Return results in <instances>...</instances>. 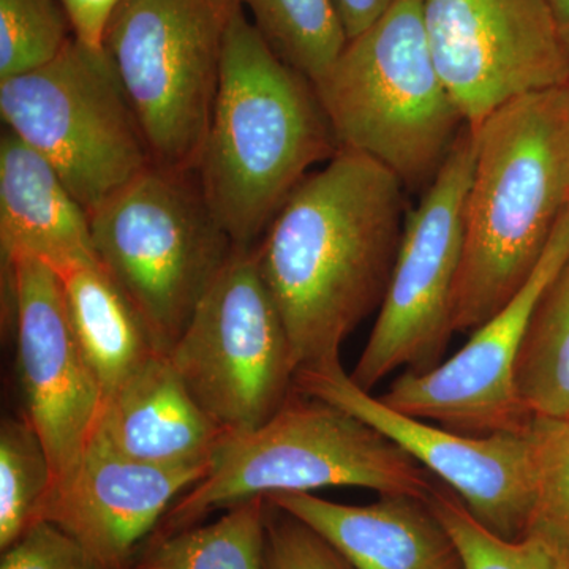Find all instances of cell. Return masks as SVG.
I'll return each mask as SVG.
<instances>
[{
	"instance_id": "cell-1",
	"label": "cell",
	"mask_w": 569,
	"mask_h": 569,
	"mask_svg": "<svg viewBox=\"0 0 569 569\" xmlns=\"http://www.w3.org/2000/svg\"><path fill=\"white\" fill-rule=\"evenodd\" d=\"M407 190L383 164L339 151L284 201L254 246L298 370L340 362L380 309L402 242Z\"/></svg>"
},
{
	"instance_id": "cell-2",
	"label": "cell",
	"mask_w": 569,
	"mask_h": 569,
	"mask_svg": "<svg viewBox=\"0 0 569 569\" xmlns=\"http://www.w3.org/2000/svg\"><path fill=\"white\" fill-rule=\"evenodd\" d=\"M337 152L316 84L283 62L236 6L193 168L236 249H254L296 187Z\"/></svg>"
},
{
	"instance_id": "cell-3",
	"label": "cell",
	"mask_w": 569,
	"mask_h": 569,
	"mask_svg": "<svg viewBox=\"0 0 569 569\" xmlns=\"http://www.w3.org/2000/svg\"><path fill=\"white\" fill-rule=\"evenodd\" d=\"M471 130L456 332H473L522 290L569 211V84L520 97Z\"/></svg>"
},
{
	"instance_id": "cell-4",
	"label": "cell",
	"mask_w": 569,
	"mask_h": 569,
	"mask_svg": "<svg viewBox=\"0 0 569 569\" xmlns=\"http://www.w3.org/2000/svg\"><path fill=\"white\" fill-rule=\"evenodd\" d=\"M436 481L376 427L295 389L263 425L227 432L206 477L168 509L152 537L190 529L217 509L254 497L362 488L427 498Z\"/></svg>"
},
{
	"instance_id": "cell-5",
	"label": "cell",
	"mask_w": 569,
	"mask_h": 569,
	"mask_svg": "<svg viewBox=\"0 0 569 569\" xmlns=\"http://www.w3.org/2000/svg\"><path fill=\"white\" fill-rule=\"evenodd\" d=\"M316 88L339 151L376 160L419 197L468 127L433 62L422 0H397L348 40Z\"/></svg>"
},
{
	"instance_id": "cell-6",
	"label": "cell",
	"mask_w": 569,
	"mask_h": 569,
	"mask_svg": "<svg viewBox=\"0 0 569 569\" xmlns=\"http://www.w3.org/2000/svg\"><path fill=\"white\" fill-rule=\"evenodd\" d=\"M91 228L97 260L168 355L236 252L197 173L152 163L92 213Z\"/></svg>"
},
{
	"instance_id": "cell-7",
	"label": "cell",
	"mask_w": 569,
	"mask_h": 569,
	"mask_svg": "<svg viewBox=\"0 0 569 569\" xmlns=\"http://www.w3.org/2000/svg\"><path fill=\"white\" fill-rule=\"evenodd\" d=\"M0 116L89 216L153 163L110 56L74 36L47 66L0 81Z\"/></svg>"
},
{
	"instance_id": "cell-8",
	"label": "cell",
	"mask_w": 569,
	"mask_h": 569,
	"mask_svg": "<svg viewBox=\"0 0 569 569\" xmlns=\"http://www.w3.org/2000/svg\"><path fill=\"white\" fill-rule=\"evenodd\" d=\"M234 0H122L103 48L153 163L193 170L219 89Z\"/></svg>"
},
{
	"instance_id": "cell-9",
	"label": "cell",
	"mask_w": 569,
	"mask_h": 569,
	"mask_svg": "<svg viewBox=\"0 0 569 569\" xmlns=\"http://www.w3.org/2000/svg\"><path fill=\"white\" fill-rule=\"evenodd\" d=\"M167 356L228 432L263 425L287 402L298 367L253 249H236Z\"/></svg>"
},
{
	"instance_id": "cell-10",
	"label": "cell",
	"mask_w": 569,
	"mask_h": 569,
	"mask_svg": "<svg viewBox=\"0 0 569 569\" xmlns=\"http://www.w3.org/2000/svg\"><path fill=\"white\" fill-rule=\"evenodd\" d=\"M473 160L475 134L467 127L436 181L408 211L387 295L350 373L365 391L396 370L421 373L445 361L456 332L463 209Z\"/></svg>"
},
{
	"instance_id": "cell-11",
	"label": "cell",
	"mask_w": 569,
	"mask_h": 569,
	"mask_svg": "<svg viewBox=\"0 0 569 569\" xmlns=\"http://www.w3.org/2000/svg\"><path fill=\"white\" fill-rule=\"evenodd\" d=\"M427 39L471 129L505 104L569 84V52L548 0H422Z\"/></svg>"
},
{
	"instance_id": "cell-12",
	"label": "cell",
	"mask_w": 569,
	"mask_h": 569,
	"mask_svg": "<svg viewBox=\"0 0 569 569\" xmlns=\"http://www.w3.org/2000/svg\"><path fill=\"white\" fill-rule=\"evenodd\" d=\"M295 389L343 408L418 460L458 493L470 515L497 537L518 541L535 508V467L529 429L475 437L392 410L353 383L340 362L296 372Z\"/></svg>"
},
{
	"instance_id": "cell-13",
	"label": "cell",
	"mask_w": 569,
	"mask_h": 569,
	"mask_svg": "<svg viewBox=\"0 0 569 569\" xmlns=\"http://www.w3.org/2000/svg\"><path fill=\"white\" fill-rule=\"evenodd\" d=\"M2 296L17 336L26 418L50 456L52 490L81 462L102 411V387L74 336L54 269L31 257L2 264Z\"/></svg>"
},
{
	"instance_id": "cell-14",
	"label": "cell",
	"mask_w": 569,
	"mask_h": 569,
	"mask_svg": "<svg viewBox=\"0 0 569 569\" xmlns=\"http://www.w3.org/2000/svg\"><path fill=\"white\" fill-rule=\"evenodd\" d=\"M569 257V211L541 261L511 301L471 332L470 340L427 372H403L378 397L392 410L466 436L526 432L531 415L520 402L516 362L539 296Z\"/></svg>"
},
{
	"instance_id": "cell-15",
	"label": "cell",
	"mask_w": 569,
	"mask_h": 569,
	"mask_svg": "<svg viewBox=\"0 0 569 569\" xmlns=\"http://www.w3.org/2000/svg\"><path fill=\"white\" fill-rule=\"evenodd\" d=\"M208 470L126 458L93 432L73 477L48 493L37 522L67 531L104 569H132L168 509Z\"/></svg>"
},
{
	"instance_id": "cell-16",
	"label": "cell",
	"mask_w": 569,
	"mask_h": 569,
	"mask_svg": "<svg viewBox=\"0 0 569 569\" xmlns=\"http://www.w3.org/2000/svg\"><path fill=\"white\" fill-rule=\"evenodd\" d=\"M266 498L316 530L355 569H466L429 497L388 493L362 507L312 492Z\"/></svg>"
},
{
	"instance_id": "cell-17",
	"label": "cell",
	"mask_w": 569,
	"mask_h": 569,
	"mask_svg": "<svg viewBox=\"0 0 569 569\" xmlns=\"http://www.w3.org/2000/svg\"><path fill=\"white\" fill-rule=\"evenodd\" d=\"M227 432L163 353L152 355L104 397L96 427L126 458L159 467L211 466Z\"/></svg>"
},
{
	"instance_id": "cell-18",
	"label": "cell",
	"mask_w": 569,
	"mask_h": 569,
	"mask_svg": "<svg viewBox=\"0 0 569 569\" xmlns=\"http://www.w3.org/2000/svg\"><path fill=\"white\" fill-rule=\"evenodd\" d=\"M43 261L58 274L97 260L91 216L41 153L6 129L0 137V258Z\"/></svg>"
},
{
	"instance_id": "cell-19",
	"label": "cell",
	"mask_w": 569,
	"mask_h": 569,
	"mask_svg": "<svg viewBox=\"0 0 569 569\" xmlns=\"http://www.w3.org/2000/svg\"><path fill=\"white\" fill-rule=\"evenodd\" d=\"M59 276L74 336L102 387L104 400L160 351L132 302L99 261L74 266Z\"/></svg>"
},
{
	"instance_id": "cell-20",
	"label": "cell",
	"mask_w": 569,
	"mask_h": 569,
	"mask_svg": "<svg viewBox=\"0 0 569 569\" xmlns=\"http://www.w3.org/2000/svg\"><path fill=\"white\" fill-rule=\"evenodd\" d=\"M268 515V498L254 497L216 522L149 538L132 569H264Z\"/></svg>"
},
{
	"instance_id": "cell-21",
	"label": "cell",
	"mask_w": 569,
	"mask_h": 569,
	"mask_svg": "<svg viewBox=\"0 0 569 569\" xmlns=\"http://www.w3.org/2000/svg\"><path fill=\"white\" fill-rule=\"evenodd\" d=\"M516 385L531 417L569 418V257L533 307L516 362Z\"/></svg>"
},
{
	"instance_id": "cell-22",
	"label": "cell",
	"mask_w": 569,
	"mask_h": 569,
	"mask_svg": "<svg viewBox=\"0 0 569 569\" xmlns=\"http://www.w3.org/2000/svg\"><path fill=\"white\" fill-rule=\"evenodd\" d=\"M271 50L309 78L323 80L347 44L335 0H234Z\"/></svg>"
},
{
	"instance_id": "cell-23",
	"label": "cell",
	"mask_w": 569,
	"mask_h": 569,
	"mask_svg": "<svg viewBox=\"0 0 569 569\" xmlns=\"http://www.w3.org/2000/svg\"><path fill=\"white\" fill-rule=\"evenodd\" d=\"M54 482L47 448L28 418L0 425V550L9 549L39 519Z\"/></svg>"
},
{
	"instance_id": "cell-24",
	"label": "cell",
	"mask_w": 569,
	"mask_h": 569,
	"mask_svg": "<svg viewBox=\"0 0 569 569\" xmlns=\"http://www.w3.org/2000/svg\"><path fill=\"white\" fill-rule=\"evenodd\" d=\"M529 437L535 508L527 535L542 539L569 565V418L533 417Z\"/></svg>"
},
{
	"instance_id": "cell-25",
	"label": "cell",
	"mask_w": 569,
	"mask_h": 569,
	"mask_svg": "<svg viewBox=\"0 0 569 569\" xmlns=\"http://www.w3.org/2000/svg\"><path fill=\"white\" fill-rule=\"evenodd\" d=\"M430 507L458 546L466 569H569L567 561L542 539L527 535L518 541L497 537L478 522L458 493L437 482Z\"/></svg>"
},
{
	"instance_id": "cell-26",
	"label": "cell",
	"mask_w": 569,
	"mask_h": 569,
	"mask_svg": "<svg viewBox=\"0 0 569 569\" xmlns=\"http://www.w3.org/2000/svg\"><path fill=\"white\" fill-rule=\"evenodd\" d=\"M58 0H0V81L51 62L71 37Z\"/></svg>"
},
{
	"instance_id": "cell-27",
	"label": "cell",
	"mask_w": 569,
	"mask_h": 569,
	"mask_svg": "<svg viewBox=\"0 0 569 569\" xmlns=\"http://www.w3.org/2000/svg\"><path fill=\"white\" fill-rule=\"evenodd\" d=\"M264 569H355L326 539L269 503Z\"/></svg>"
},
{
	"instance_id": "cell-28",
	"label": "cell",
	"mask_w": 569,
	"mask_h": 569,
	"mask_svg": "<svg viewBox=\"0 0 569 569\" xmlns=\"http://www.w3.org/2000/svg\"><path fill=\"white\" fill-rule=\"evenodd\" d=\"M0 569H104L80 541L54 523H33L3 550Z\"/></svg>"
},
{
	"instance_id": "cell-29",
	"label": "cell",
	"mask_w": 569,
	"mask_h": 569,
	"mask_svg": "<svg viewBox=\"0 0 569 569\" xmlns=\"http://www.w3.org/2000/svg\"><path fill=\"white\" fill-rule=\"evenodd\" d=\"M122 0H59L69 17L71 31L82 43L103 48L104 31Z\"/></svg>"
},
{
	"instance_id": "cell-30",
	"label": "cell",
	"mask_w": 569,
	"mask_h": 569,
	"mask_svg": "<svg viewBox=\"0 0 569 569\" xmlns=\"http://www.w3.org/2000/svg\"><path fill=\"white\" fill-rule=\"evenodd\" d=\"M396 2L397 0H335V6L346 29L347 39L351 40L383 17Z\"/></svg>"
},
{
	"instance_id": "cell-31",
	"label": "cell",
	"mask_w": 569,
	"mask_h": 569,
	"mask_svg": "<svg viewBox=\"0 0 569 569\" xmlns=\"http://www.w3.org/2000/svg\"><path fill=\"white\" fill-rule=\"evenodd\" d=\"M548 3L569 52V0H548Z\"/></svg>"
}]
</instances>
